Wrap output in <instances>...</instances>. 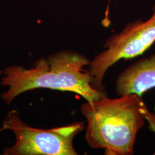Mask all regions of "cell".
<instances>
[{
  "label": "cell",
  "mask_w": 155,
  "mask_h": 155,
  "mask_svg": "<svg viewBox=\"0 0 155 155\" xmlns=\"http://www.w3.org/2000/svg\"><path fill=\"white\" fill-rule=\"evenodd\" d=\"M90 63L83 54L61 50L37 60L30 68L8 65L2 72L1 85L7 88L2 99L9 105L23 93L39 88L75 93L88 102L100 99L107 94L93 86L92 77L85 68Z\"/></svg>",
  "instance_id": "obj_1"
},
{
  "label": "cell",
  "mask_w": 155,
  "mask_h": 155,
  "mask_svg": "<svg viewBox=\"0 0 155 155\" xmlns=\"http://www.w3.org/2000/svg\"><path fill=\"white\" fill-rule=\"evenodd\" d=\"M87 121L86 142L108 155H131L137 134L144 124L146 108L137 94L109 98L105 96L81 107Z\"/></svg>",
  "instance_id": "obj_2"
},
{
  "label": "cell",
  "mask_w": 155,
  "mask_h": 155,
  "mask_svg": "<svg viewBox=\"0 0 155 155\" xmlns=\"http://www.w3.org/2000/svg\"><path fill=\"white\" fill-rule=\"evenodd\" d=\"M83 122L42 129L31 127L11 110L4 119L3 130L12 131L15 142L3 151L5 155H77L73 146L75 136L84 129Z\"/></svg>",
  "instance_id": "obj_3"
},
{
  "label": "cell",
  "mask_w": 155,
  "mask_h": 155,
  "mask_svg": "<svg viewBox=\"0 0 155 155\" xmlns=\"http://www.w3.org/2000/svg\"><path fill=\"white\" fill-rule=\"evenodd\" d=\"M155 41V6L153 14L146 21L137 20L127 25L119 33L106 40L104 50L94 58L88 67L93 86L105 91L103 80L110 67L122 59H131L140 55Z\"/></svg>",
  "instance_id": "obj_4"
},
{
  "label": "cell",
  "mask_w": 155,
  "mask_h": 155,
  "mask_svg": "<svg viewBox=\"0 0 155 155\" xmlns=\"http://www.w3.org/2000/svg\"><path fill=\"white\" fill-rule=\"evenodd\" d=\"M155 87V54L127 68L118 75L115 90L119 96L141 94Z\"/></svg>",
  "instance_id": "obj_5"
}]
</instances>
